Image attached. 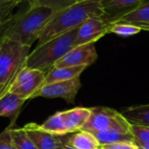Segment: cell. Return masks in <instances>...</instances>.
Masks as SVG:
<instances>
[{
	"mask_svg": "<svg viewBox=\"0 0 149 149\" xmlns=\"http://www.w3.org/2000/svg\"><path fill=\"white\" fill-rule=\"evenodd\" d=\"M76 0H33L28 6L13 15L5 23L2 38H8L26 46L38 40L47 24L57 12L71 5Z\"/></svg>",
	"mask_w": 149,
	"mask_h": 149,
	"instance_id": "cell-1",
	"label": "cell"
},
{
	"mask_svg": "<svg viewBox=\"0 0 149 149\" xmlns=\"http://www.w3.org/2000/svg\"><path fill=\"white\" fill-rule=\"evenodd\" d=\"M103 15L100 0H76L71 5L55 14L41 32L37 45L79 27L90 18H102Z\"/></svg>",
	"mask_w": 149,
	"mask_h": 149,
	"instance_id": "cell-2",
	"label": "cell"
},
{
	"mask_svg": "<svg viewBox=\"0 0 149 149\" xmlns=\"http://www.w3.org/2000/svg\"><path fill=\"white\" fill-rule=\"evenodd\" d=\"M78 30L79 27L37 45L27 58L26 67L46 73L74 47Z\"/></svg>",
	"mask_w": 149,
	"mask_h": 149,
	"instance_id": "cell-3",
	"label": "cell"
},
{
	"mask_svg": "<svg viewBox=\"0 0 149 149\" xmlns=\"http://www.w3.org/2000/svg\"><path fill=\"white\" fill-rule=\"evenodd\" d=\"M30 46L2 38L0 43V99L6 95L18 73L26 66Z\"/></svg>",
	"mask_w": 149,
	"mask_h": 149,
	"instance_id": "cell-4",
	"label": "cell"
},
{
	"mask_svg": "<svg viewBox=\"0 0 149 149\" xmlns=\"http://www.w3.org/2000/svg\"><path fill=\"white\" fill-rule=\"evenodd\" d=\"M91 115L83 131L95 134L107 130H119L130 133L131 124L126 120L121 113L106 107H91Z\"/></svg>",
	"mask_w": 149,
	"mask_h": 149,
	"instance_id": "cell-5",
	"label": "cell"
},
{
	"mask_svg": "<svg viewBox=\"0 0 149 149\" xmlns=\"http://www.w3.org/2000/svg\"><path fill=\"white\" fill-rule=\"evenodd\" d=\"M45 80V72L25 66L17 76L9 93L24 101L31 100L33 95L44 86Z\"/></svg>",
	"mask_w": 149,
	"mask_h": 149,
	"instance_id": "cell-6",
	"label": "cell"
},
{
	"mask_svg": "<svg viewBox=\"0 0 149 149\" xmlns=\"http://www.w3.org/2000/svg\"><path fill=\"white\" fill-rule=\"evenodd\" d=\"M81 87V82L79 78L73 79L56 82L50 85H45L41 87L31 98H47L55 99L60 98L65 100L67 103H74L75 98Z\"/></svg>",
	"mask_w": 149,
	"mask_h": 149,
	"instance_id": "cell-7",
	"label": "cell"
},
{
	"mask_svg": "<svg viewBox=\"0 0 149 149\" xmlns=\"http://www.w3.org/2000/svg\"><path fill=\"white\" fill-rule=\"evenodd\" d=\"M98 58V53L94 44H87L73 47L53 67H75L89 66Z\"/></svg>",
	"mask_w": 149,
	"mask_h": 149,
	"instance_id": "cell-8",
	"label": "cell"
},
{
	"mask_svg": "<svg viewBox=\"0 0 149 149\" xmlns=\"http://www.w3.org/2000/svg\"><path fill=\"white\" fill-rule=\"evenodd\" d=\"M111 25L101 17H93L84 22L78 30L74 47L87 44H94L96 41L110 33Z\"/></svg>",
	"mask_w": 149,
	"mask_h": 149,
	"instance_id": "cell-9",
	"label": "cell"
},
{
	"mask_svg": "<svg viewBox=\"0 0 149 149\" xmlns=\"http://www.w3.org/2000/svg\"><path fill=\"white\" fill-rule=\"evenodd\" d=\"M103 19L110 25L138 9L145 0H100Z\"/></svg>",
	"mask_w": 149,
	"mask_h": 149,
	"instance_id": "cell-10",
	"label": "cell"
},
{
	"mask_svg": "<svg viewBox=\"0 0 149 149\" xmlns=\"http://www.w3.org/2000/svg\"><path fill=\"white\" fill-rule=\"evenodd\" d=\"M23 128L38 149H59L68 138L46 133L38 128L36 123L26 124Z\"/></svg>",
	"mask_w": 149,
	"mask_h": 149,
	"instance_id": "cell-11",
	"label": "cell"
},
{
	"mask_svg": "<svg viewBox=\"0 0 149 149\" xmlns=\"http://www.w3.org/2000/svg\"><path fill=\"white\" fill-rule=\"evenodd\" d=\"M63 120L69 134L77 133L84 127L90 118L91 110L86 107H75L62 112Z\"/></svg>",
	"mask_w": 149,
	"mask_h": 149,
	"instance_id": "cell-12",
	"label": "cell"
},
{
	"mask_svg": "<svg viewBox=\"0 0 149 149\" xmlns=\"http://www.w3.org/2000/svg\"><path fill=\"white\" fill-rule=\"evenodd\" d=\"M24 102V100H20L10 93H8L0 99V117H8L10 119V125L9 127H12L15 124Z\"/></svg>",
	"mask_w": 149,
	"mask_h": 149,
	"instance_id": "cell-13",
	"label": "cell"
},
{
	"mask_svg": "<svg viewBox=\"0 0 149 149\" xmlns=\"http://www.w3.org/2000/svg\"><path fill=\"white\" fill-rule=\"evenodd\" d=\"M86 68H87L86 66L61 67V68L52 67L45 73V80L44 86L79 78L81 73Z\"/></svg>",
	"mask_w": 149,
	"mask_h": 149,
	"instance_id": "cell-14",
	"label": "cell"
},
{
	"mask_svg": "<svg viewBox=\"0 0 149 149\" xmlns=\"http://www.w3.org/2000/svg\"><path fill=\"white\" fill-rule=\"evenodd\" d=\"M68 144L74 149H100L101 145L93 134L80 130L68 137Z\"/></svg>",
	"mask_w": 149,
	"mask_h": 149,
	"instance_id": "cell-15",
	"label": "cell"
},
{
	"mask_svg": "<svg viewBox=\"0 0 149 149\" xmlns=\"http://www.w3.org/2000/svg\"><path fill=\"white\" fill-rule=\"evenodd\" d=\"M121 114L130 124L149 127V104L129 107L124 109Z\"/></svg>",
	"mask_w": 149,
	"mask_h": 149,
	"instance_id": "cell-16",
	"label": "cell"
},
{
	"mask_svg": "<svg viewBox=\"0 0 149 149\" xmlns=\"http://www.w3.org/2000/svg\"><path fill=\"white\" fill-rule=\"evenodd\" d=\"M38 127L41 130L56 136H65L69 134L63 120L62 112H57L49 117L43 124H38Z\"/></svg>",
	"mask_w": 149,
	"mask_h": 149,
	"instance_id": "cell-17",
	"label": "cell"
},
{
	"mask_svg": "<svg viewBox=\"0 0 149 149\" xmlns=\"http://www.w3.org/2000/svg\"><path fill=\"white\" fill-rule=\"evenodd\" d=\"M101 146L111 145L123 141H134L130 133H124L119 130H107L93 134Z\"/></svg>",
	"mask_w": 149,
	"mask_h": 149,
	"instance_id": "cell-18",
	"label": "cell"
},
{
	"mask_svg": "<svg viewBox=\"0 0 149 149\" xmlns=\"http://www.w3.org/2000/svg\"><path fill=\"white\" fill-rule=\"evenodd\" d=\"M123 23V24H148L149 23V1L145 0L143 3L135 10L131 12L130 14L120 18L116 24Z\"/></svg>",
	"mask_w": 149,
	"mask_h": 149,
	"instance_id": "cell-19",
	"label": "cell"
},
{
	"mask_svg": "<svg viewBox=\"0 0 149 149\" xmlns=\"http://www.w3.org/2000/svg\"><path fill=\"white\" fill-rule=\"evenodd\" d=\"M10 139L14 149H38L24 128L10 127Z\"/></svg>",
	"mask_w": 149,
	"mask_h": 149,
	"instance_id": "cell-20",
	"label": "cell"
},
{
	"mask_svg": "<svg viewBox=\"0 0 149 149\" xmlns=\"http://www.w3.org/2000/svg\"><path fill=\"white\" fill-rule=\"evenodd\" d=\"M141 29L138 27L137 25L131 24H123V23H118L111 25L110 33H114L119 36L122 37H129L133 35H136L137 33L141 32Z\"/></svg>",
	"mask_w": 149,
	"mask_h": 149,
	"instance_id": "cell-21",
	"label": "cell"
},
{
	"mask_svg": "<svg viewBox=\"0 0 149 149\" xmlns=\"http://www.w3.org/2000/svg\"><path fill=\"white\" fill-rule=\"evenodd\" d=\"M21 3L17 0H0V20L7 23L13 17L14 8Z\"/></svg>",
	"mask_w": 149,
	"mask_h": 149,
	"instance_id": "cell-22",
	"label": "cell"
},
{
	"mask_svg": "<svg viewBox=\"0 0 149 149\" xmlns=\"http://www.w3.org/2000/svg\"><path fill=\"white\" fill-rule=\"evenodd\" d=\"M130 134L134 138L135 143H148L149 142V127L145 126L131 124Z\"/></svg>",
	"mask_w": 149,
	"mask_h": 149,
	"instance_id": "cell-23",
	"label": "cell"
},
{
	"mask_svg": "<svg viewBox=\"0 0 149 149\" xmlns=\"http://www.w3.org/2000/svg\"><path fill=\"white\" fill-rule=\"evenodd\" d=\"M10 127H8L0 134V149H14L10 139Z\"/></svg>",
	"mask_w": 149,
	"mask_h": 149,
	"instance_id": "cell-24",
	"label": "cell"
},
{
	"mask_svg": "<svg viewBox=\"0 0 149 149\" xmlns=\"http://www.w3.org/2000/svg\"><path fill=\"white\" fill-rule=\"evenodd\" d=\"M102 147L108 149H138V147L134 141H123Z\"/></svg>",
	"mask_w": 149,
	"mask_h": 149,
	"instance_id": "cell-25",
	"label": "cell"
},
{
	"mask_svg": "<svg viewBox=\"0 0 149 149\" xmlns=\"http://www.w3.org/2000/svg\"><path fill=\"white\" fill-rule=\"evenodd\" d=\"M135 144L138 147V149H149V142L148 143H135Z\"/></svg>",
	"mask_w": 149,
	"mask_h": 149,
	"instance_id": "cell-26",
	"label": "cell"
},
{
	"mask_svg": "<svg viewBox=\"0 0 149 149\" xmlns=\"http://www.w3.org/2000/svg\"><path fill=\"white\" fill-rule=\"evenodd\" d=\"M134 25H137V26L140 27L141 30L148 31H149V24H134Z\"/></svg>",
	"mask_w": 149,
	"mask_h": 149,
	"instance_id": "cell-27",
	"label": "cell"
},
{
	"mask_svg": "<svg viewBox=\"0 0 149 149\" xmlns=\"http://www.w3.org/2000/svg\"><path fill=\"white\" fill-rule=\"evenodd\" d=\"M67 141H68V138H67V140L65 141V143L61 146V148H60L59 149H74L73 148H72V147L68 144V142H67Z\"/></svg>",
	"mask_w": 149,
	"mask_h": 149,
	"instance_id": "cell-28",
	"label": "cell"
},
{
	"mask_svg": "<svg viewBox=\"0 0 149 149\" xmlns=\"http://www.w3.org/2000/svg\"><path fill=\"white\" fill-rule=\"evenodd\" d=\"M4 25H5V23H3L2 20H0V41H1V39H2V33H3Z\"/></svg>",
	"mask_w": 149,
	"mask_h": 149,
	"instance_id": "cell-29",
	"label": "cell"
},
{
	"mask_svg": "<svg viewBox=\"0 0 149 149\" xmlns=\"http://www.w3.org/2000/svg\"><path fill=\"white\" fill-rule=\"evenodd\" d=\"M100 149H108V148H104V147H102V146H101V148Z\"/></svg>",
	"mask_w": 149,
	"mask_h": 149,
	"instance_id": "cell-30",
	"label": "cell"
},
{
	"mask_svg": "<svg viewBox=\"0 0 149 149\" xmlns=\"http://www.w3.org/2000/svg\"><path fill=\"white\" fill-rule=\"evenodd\" d=\"M1 40H2V39H1ZM0 43H1V41H0Z\"/></svg>",
	"mask_w": 149,
	"mask_h": 149,
	"instance_id": "cell-31",
	"label": "cell"
},
{
	"mask_svg": "<svg viewBox=\"0 0 149 149\" xmlns=\"http://www.w3.org/2000/svg\"><path fill=\"white\" fill-rule=\"evenodd\" d=\"M148 24H149V23H148Z\"/></svg>",
	"mask_w": 149,
	"mask_h": 149,
	"instance_id": "cell-32",
	"label": "cell"
}]
</instances>
